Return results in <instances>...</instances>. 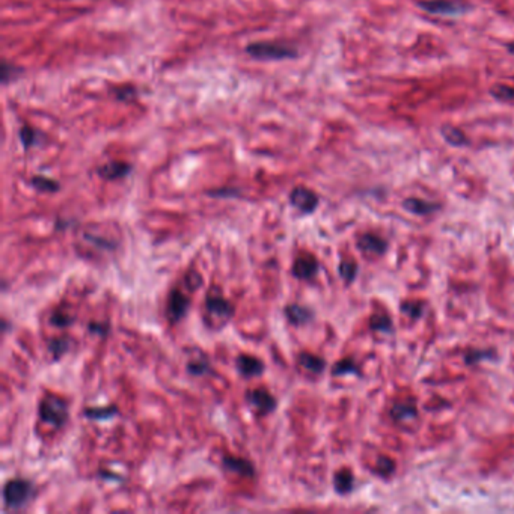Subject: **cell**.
<instances>
[{"label": "cell", "mask_w": 514, "mask_h": 514, "mask_svg": "<svg viewBox=\"0 0 514 514\" xmlns=\"http://www.w3.org/2000/svg\"><path fill=\"white\" fill-rule=\"evenodd\" d=\"M440 135L452 146H461L468 144V137L465 136V133L451 124H443L440 127Z\"/></svg>", "instance_id": "obj_17"}, {"label": "cell", "mask_w": 514, "mask_h": 514, "mask_svg": "<svg viewBox=\"0 0 514 514\" xmlns=\"http://www.w3.org/2000/svg\"><path fill=\"white\" fill-rule=\"evenodd\" d=\"M353 484H354V480H353V475H352L350 470L343 469V470H339V472L335 474L334 487L339 495L352 492Z\"/></svg>", "instance_id": "obj_19"}, {"label": "cell", "mask_w": 514, "mask_h": 514, "mask_svg": "<svg viewBox=\"0 0 514 514\" xmlns=\"http://www.w3.org/2000/svg\"><path fill=\"white\" fill-rule=\"evenodd\" d=\"M374 318H377L380 323H377V321H371L372 329H377V330H389L391 329V323H389V320L386 317H374Z\"/></svg>", "instance_id": "obj_33"}, {"label": "cell", "mask_w": 514, "mask_h": 514, "mask_svg": "<svg viewBox=\"0 0 514 514\" xmlns=\"http://www.w3.org/2000/svg\"><path fill=\"white\" fill-rule=\"evenodd\" d=\"M22 69L17 68L15 65L10 64L8 60H3L2 62V71H0V74H2V83L3 85H8L11 80H14L17 74H20Z\"/></svg>", "instance_id": "obj_28"}, {"label": "cell", "mask_w": 514, "mask_h": 514, "mask_svg": "<svg viewBox=\"0 0 514 514\" xmlns=\"http://www.w3.org/2000/svg\"><path fill=\"white\" fill-rule=\"evenodd\" d=\"M210 196H237L239 191L232 189H225V190H214L208 194Z\"/></svg>", "instance_id": "obj_35"}, {"label": "cell", "mask_w": 514, "mask_h": 514, "mask_svg": "<svg viewBox=\"0 0 514 514\" xmlns=\"http://www.w3.org/2000/svg\"><path fill=\"white\" fill-rule=\"evenodd\" d=\"M235 367H237L240 376L245 379L259 377L266 370L264 362L250 354H239L235 359Z\"/></svg>", "instance_id": "obj_9"}, {"label": "cell", "mask_w": 514, "mask_h": 514, "mask_svg": "<svg viewBox=\"0 0 514 514\" xmlns=\"http://www.w3.org/2000/svg\"><path fill=\"white\" fill-rule=\"evenodd\" d=\"M222 466L225 470H228L231 474H237L245 478L255 477V468L250 463L249 460L241 459V457H234V456H225L222 460Z\"/></svg>", "instance_id": "obj_11"}, {"label": "cell", "mask_w": 514, "mask_h": 514, "mask_svg": "<svg viewBox=\"0 0 514 514\" xmlns=\"http://www.w3.org/2000/svg\"><path fill=\"white\" fill-rule=\"evenodd\" d=\"M20 141L24 148H31L37 144V132L29 126H23L20 128Z\"/></svg>", "instance_id": "obj_29"}, {"label": "cell", "mask_w": 514, "mask_h": 514, "mask_svg": "<svg viewBox=\"0 0 514 514\" xmlns=\"http://www.w3.org/2000/svg\"><path fill=\"white\" fill-rule=\"evenodd\" d=\"M204 308L207 314V325L213 329H222L230 323L234 316L232 303L225 299L219 289H213L208 293Z\"/></svg>", "instance_id": "obj_1"}, {"label": "cell", "mask_w": 514, "mask_h": 514, "mask_svg": "<svg viewBox=\"0 0 514 514\" xmlns=\"http://www.w3.org/2000/svg\"><path fill=\"white\" fill-rule=\"evenodd\" d=\"M132 172V166L126 162H110L103 164L97 169V173L103 178L108 181H115L127 177L128 173Z\"/></svg>", "instance_id": "obj_12"}, {"label": "cell", "mask_w": 514, "mask_h": 514, "mask_svg": "<svg viewBox=\"0 0 514 514\" xmlns=\"http://www.w3.org/2000/svg\"><path fill=\"white\" fill-rule=\"evenodd\" d=\"M246 400L252 407H255L259 413H264V415L275 412L276 406H277L276 398L272 394H270L268 391H266L263 388L248 391Z\"/></svg>", "instance_id": "obj_7"}, {"label": "cell", "mask_w": 514, "mask_h": 514, "mask_svg": "<svg viewBox=\"0 0 514 514\" xmlns=\"http://www.w3.org/2000/svg\"><path fill=\"white\" fill-rule=\"evenodd\" d=\"M358 248L367 255H382L385 254L388 243L374 234H363L358 240Z\"/></svg>", "instance_id": "obj_13"}, {"label": "cell", "mask_w": 514, "mask_h": 514, "mask_svg": "<svg viewBox=\"0 0 514 514\" xmlns=\"http://www.w3.org/2000/svg\"><path fill=\"white\" fill-rule=\"evenodd\" d=\"M490 94L499 101H508V103L514 101V88L507 85H495L490 89Z\"/></svg>", "instance_id": "obj_25"}, {"label": "cell", "mask_w": 514, "mask_h": 514, "mask_svg": "<svg viewBox=\"0 0 514 514\" xmlns=\"http://www.w3.org/2000/svg\"><path fill=\"white\" fill-rule=\"evenodd\" d=\"M402 309H403V314H406V316H409L411 318L421 317V314H422V307H421L420 303H416V302L403 305Z\"/></svg>", "instance_id": "obj_32"}, {"label": "cell", "mask_w": 514, "mask_h": 514, "mask_svg": "<svg viewBox=\"0 0 514 514\" xmlns=\"http://www.w3.org/2000/svg\"><path fill=\"white\" fill-rule=\"evenodd\" d=\"M335 376H343V374H350V372H358V367L350 361V359H345V361H341L338 362L335 367H334V371H332Z\"/></svg>", "instance_id": "obj_31"}, {"label": "cell", "mask_w": 514, "mask_h": 514, "mask_svg": "<svg viewBox=\"0 0 514 514\" xmlns=\"http://www.w3.org/2000/svg\"><path fill=\"white\" fill-rule=\"evenodd\" d=\"M103 234H95L94 231H83V240L91 243L92 246L101 248V250H112L117 248V241H110L103 239Z\"/></svg>", "instance_id": "obj_21"}, {"label": "cell", "mask_w": 514, "mask_h": 514, "mask_svg": "<svg viewBox=\"0 0 514 514\" xmlns=\"http://www.w3.org/2000/svg\"><path fill=\"white\" fill-rule=\"evenodd\" d=\"M298 362L300 367H303L307 371L316 374L323 372V370L326 368V362L318 358V356H314L311 353H300L298 356Z\"/></svg>", "instance_id": "obj_16"}, {"label": "cell", "mask_w": 514, "mask_h": 514, "mask_svg": "<svg viewBox=\"0 0 514 514\" xmlns=\"http://www.w3.org/2000/svg\"><path fill=\"white\" fill-rule=\"evenodd\" d=\"M113 95L115 98L124 103H132L137 97V91L135 86H118V88L113 89Z\"/></svg>", "instance_id": "obj_26"}, {"label": "cell", "mask_w": 514, "mask_h": 514, "mask_svg": "<svg viewBox=\"0 0 514 514\" xmlns=\"http://www.w3.org/2000/svg\"><path fill=\"white\" fill-rule=\"evenodd\" d=\"M356 270H358V266H356L352 259H345L339 264V273H341V277L345 282H352L354 280Z\"/></svg>", "instance_id": "obj_27"}, {"label": "cell", "mask_w": 514, "mask_h": 514, "mask_svg": "<svg viewBox=\"0 0 514 514\" xmlns=\"http://www.w3.org/2000/svg\"><path fill=\"white\" fill-rule=\"evenodd\" d=\"M403 205H404L406 210H409L411 213H415V214H430L433 212H436L439 208L438 204L427 203V201H422V199H418V198L406 199Z\"/></svg>", "instance_id": "obj_18"}, {"label": "cell", "mask_w": 514, "mask_h": 514, "mask_svg": "<svg viewBox=\"0 0 514 514\" xmlns=\"http://www.w3.org/2000/svg\"><path fill=\"white\" fill-rule=\"evenodd\" d=\"M420 6L424 11L436 15H459L465 12L468 8L457 0H429V2H421Z\"/></svg>", "instance_id": "obj_8"}, {"label": "cell", "mask_w": 514, "mask_h": 514, "mask_svg": "<svg viewBox=\"0 0 514 514\" xmlns=\"http://www.w3.org/2000/svg\"><path fill=\"white\" fill-rule=\"evenodd\" d=\"M246 53L258 60H282L298 56L295 49L275 41L252 42L246 47Z\"/></svg>", "instance_id": "obj_3"}, {"label": "cell", "mask_w": 514, "mask_h": 514, "mask_svg": "<svg viewBox=\"0 0 514 514\" xmlns=\"http://www.w3.org/2000/svg\"><path fill=\"white\" fill-rule=\"evenodd\" d=\"M33 493L32 483L23 478H14L3 487V502L8 508L19 510L24 507Z\"/></svg>", "instance_id": "obj_4"}, {"label": "cell", "mask_w": 514, "mask_h": 514, "mask_svg": "<svg viewBox=\"0 0 514 514\" xmlns=\"http://www.w3.org/2000/svg\"><path fill=\"white\" fill-rule=\"evenodd\" d=\"M392 416L395 418L397 421L402 420H412V418L416 416V411L412 406H395L392 409Z\"/></svg>", "instance_id": "obj_30"}, {"label": "cell", "mask_w": 514, "mask_h": 514, "mask_svg": "<svg viewBox=\"0 0 514 514\" xmlns=\"http://www.w3.org/2000/svg\"><path fill=\"white\" fill-rule=\"evenodd\" d=\"M481 356H489V352H469L468 354H466V362L468 363H475V362H480L481 359H484V358H481Z\"/></svg>", "instance_id": "obj_34"}, {"label": "cell", "mask_w": 514, "mask_h": 514, "mask_svg": "<svg viewBox=\"0 0 514 514\" xmlns=\"http://www.w3.org/2000/svg\"><path fill=\"white\" fill-rule=\"evenodd\" d=\"M69 347H71V341H69V338L58 336V338L50 339L49 344H47V350L51 356H53V359H59V358H62L65 353H68Z\"/></svg>", "instance_id": "obj_20"}, {"label": "cell", "mask_w": 514, "mask_h": 514, "mask_svg": "<svg viewBox=\"0 0 514 514\" xmlns=\"http://www.w3.org/2000/svg\"><path fill=\"white\" fill-rule=\"evenodd\" d=\"M50 323L53 325L55 327L65 329V327L71 326L74 323V317L71 316V314L64 311V309H56V311L51 312Z\"/></svg>", "instance_id": "obj_24"}, {"label": "cell", "mask_w": 514, "mask_h": 514, "mask_svg": "<svg viewBox=\"0 0 514 514\" xmlns=\"http://www.w3.org/2000/svg\"><path fill=\"white\" fill-rule=\"evenodd\" d=\"M290 204L303 214H311L318 207V196L308 187L299 186L291 190Z\"/></svg>", "instance_id": "obj_5"}, {"label": "cell", "mask_w": 514, "mask_h": 514, "mask_svg": "<svg viewBox=\"0 0 514 514\" xmlns=\"http://www.w3.org/2000/svg\"><path fill=\"white\" fill-rule=\"evenodd\" d=\"M507 47H508V50H510V53L514 55V42H511V44H508Z\"/></svg>", "instance_id": "obj_37"}, {"label": "cell", "mask_w": 514, "mask_h": 514, "mask_svg": "<svg viewBox=\"0 0 514 514\" xmlns=\"http://www.w3.org/2000/svg\"><path fill=\"white\" fill-rule=\"evenodd\" d=\"M38 413L42 422L53 429H60L68 421V403L56 394H46L40 402Z\"/></svg>", "instance_id": "obj_2"}, {"label": "cell", "mask_w": 514, "mask_h": 514, "mask_svg": "<svg viewBox=\"0 0 514 514\" xmlns=\"http://www.w3.org/2000/svg\"><path fill=\"white\" fill-rule=\"evenodd\" d=\"M190 308V299L186 294H182L180 290H172L168 298V318L172 325L178 323L186 317V314Z\"/></svg>", "instance_id": "obj_6"}, {"label": "cell", "mask_w": 514, "mask_h": 514, "mask_svg": "<svg viewBox=\"0 0 514 514\" xmlns=\"http://www.w3.org/2000/svg\"><path fill=\"white\" fill-rule=\"evenodd\" d=\"M291 272H293V276L298 277V280H302V281L312 280V277L316 276L318 272L317 259L309 254H303L295 258Z\"/></svg>", "instance_id": "obj_10"}, {"label": "cell", "mask_w": 514, "mask_h": 514, "mask_svg": "<svg viewBox=\"0 0 514 514\" xmlns=\"http://www.w3.org/2000/svg\"><path fill=\"white\" fill-rule=\"evenodd\" d=\"M284 312H285L286 320H289L290 323L294 325V326L307 325L314 317V314H312L311 309L305 308V307H302V305H298V303L286 305Z\"/></svg>", "instance_id": "obj_14"}, {"label": "cell", "mask_w": 514, "mask_h": 514, "mask_svg": "<svg viewBox=\"0 0 514 514\" xmlns=\"http://www.w3.org/2000/svg\"><path fill=\"white\" fill-rule=\"evenodd\" d=\"M31 182L35 189H37L38 191H42V194H56V191L59 190V182L51 178H47L44 175L33 177Z\"/></svg>", "instance_id": "obj_23"}, {"label": "cell", "mask_w": 514, "mask_h": 514, "mask_svg": "<svg viewBox=\"0 0 514 514\" xmlns=\"http://www.w3.org/2000/svg\"><path fill=\"white\" fill-rule=\"evenodd\" d=\"M83 415L89 420H110V418L118 415V407L117 406H109V407H101V409H85Z\"/></svg>", "instance_id": "obj_22"}, {"label": "cell", "mask_w": 514, "mask_h": 514, "mask_svg": "<svg viewBox=\"0 0 514 514\" xmlns=\"http://www.w3.org/2000/svg\"><path fill=\"white\" fill-rule=\"evenodd\" d=\"M186 368H187V372L190 374V376H194V377H204L212 370L210 362H208L207 356H204V354L191 356V358L187 362V365H186Z\"/></svg>", "instance_id": "obj_15"}, {"label": "cell", "mask_w": 514, "mask_h": 514, "mask_svg": "<svg viewBox=\"0 0 514 514\" xmlns=\"http://www.w3.org/2000/svg\"><path fill=\"white\" fill-rule=\"evenodd\" d=\"M89 330L92 334H98V335H106L108 334V325H100V323H92L89 325Z\"/></svg>", "instance_id": "obj_36"}]
</instances>
